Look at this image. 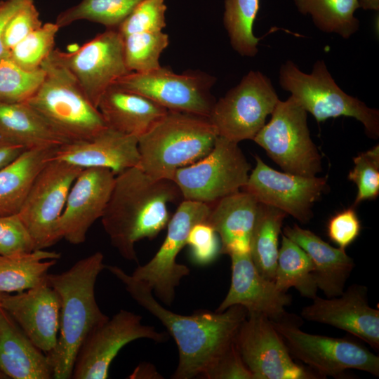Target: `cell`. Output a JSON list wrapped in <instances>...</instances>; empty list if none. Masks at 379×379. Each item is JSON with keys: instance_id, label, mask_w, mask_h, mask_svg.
I'll list each match as a JSON object with an SVG mask.
<instances>
[{"instance_id": "cell-1", "label": "cell", "mask_w": 379, "mask_h": 379, "mask_svg": "<svg viewBox=\"0 0 379 379\" xmlns=\"http://www.w3.org/2000/svg\"><path fill=\"white\" fill-rule=\"evenodd\" d=\"M106 269L124 286L136 302L157 317L173 338L178 350L174 379L204 378L234 342L247 310L233 305L223 312L198 310L190 315L171 312L154 297L152 288L121 268Z\"/></svg>"}, {"instance_id": "cell-2", "label": "cell", "mask_w": 379, "mask_h": 379, "mask_svg": "<svg viewBox=\"0 0 379 379\" xmlns=\"http://www.w3.org/2000/svg\"><path fill=\"white\" fill-rule=\"evenodd\" d=\"M180 199L172 180L154 178L138 166L117 175L101 217L112 245L124 259L138 262L135 243L155 238L170 220L168 204Z\"/></svg>"}, {"instance_id": "cell-3", "label": "cell", "mask_w": 379, "mask_h": 379, "mask_svg": "<svg viewBox=\"0 0 379 379\" xmlns=\"http://www.w3.org/2000/svg\"><path fill=\"white\" fill-rule=\"evenodd\" d=\"M104 256L97 251L60 274H48L47 281L60 302L57 344L47 354L54 379L72 378L78 351L88 334L109 317L100 310L95 296L100 273L106 269Z\"/></svg>"}, {"instance_id": "cell-4", "label": "cell", "mask_w": 379, "mask_h": 379, "mask_svg": "<svg viewBox=\"0 0 379 379\" xmlns=\"http://www.w3.org/2000/svg\"><path fill=\"white\" fill-rule=\"evenodd\" d=\"M218 136L208 117L168 109L138 137L139 168L154 178L172 180L176 170L208 154Z\"/></svg>"}, {"instance_id": "cell-5", "label": "cell", "mask_w": 379, "mask_h": 379, "mask_svg": "<svg viewBox=\"0 0 379 379\" xmlns=\"http://www.w3.org/2000/svg\"><path fill=\"white\" fill-rule=\"evenodd\" d=\"M44 79L25 102L67 142L92 138L106 124L79 84L53 51L42 62Z\"/></svg>"}, {"instance_id": "cell-6", "label": "cell", "mask_w": 379, "mask_h": 379, "mask_svg": "<svg viewBox=\"0 0 379 379\" xmlns=\"http://www.w3.org/2000/svg\"><path fill=\"white\" fill-rule=\"evenodd\" d=\"M279 83L317 122L341 116L352 117L363 124L370 138L379 137V111L344 92L323 60L314 62L310 74L302 72L293 62L286 61L279 69Z\"/></svg>"}, {"instance_id": "cell-7", "label": "cell", "mask_w": 379, "mask_h": 379, "mask_svg": "<svg viewBox=\"0 0 379 379\" xmlns=\"http://www.w3.org/2000/svg\"><path fill=\"white\" fill-rule=\"evenodd\" d=\"M271 115L253 140L286 173L316 176L321 158L310 137L307 112L290 96L279 100Z\"/></svg>"}, {"instance_id": "cell-8", "label": "cell", "mask_w": 379, "mask_h": 379, "mask_svg": "<svg viewBox=\"0 0 379 379\" xmlns=\"http://www.w3.org/2000/svg\"><path fill=\"white\" fill-rule=\"evenodd\" d=\"M272 321L291 356L307 364L321 378H343L350 369L379 376L378 356L355 340L305 333L294 318Z\"/></svg>"}, {"instance_id": "cell-9", "label": "cell", "mask_w": 379, "mask_h": 379, "mask_svg": "<svg viewBox=\"0 0 379 379\" xmlns=\"http://www.w3.org/2000/svg\"><path fill=\"white\" fill-rule=\"evenodd\" d=\"M250 170L251 165L238 143L218 136L208 154L176 170L172 180L183 199L213 204L240 191Z\"/></svg>"}, {"instance_id": "cell-10", "label": "cell", "mask_w": 379, "mask_h": 379, "mask_svg": "<svg viewBox=\"0 0 379 379\" xmlns=\"http://www.w3.org/2000/svg\"><path fill=\"white\" fill-rule=\"evenodd\" d=\"M279 100L270 79L251 70L215 102L208 119L218 136L237 143L253 140Z\"/></svg>"}, {"instance_id": "cell-11", "label": "cell", "mask_w": 379, "mask_h": 379, "mask_svg": "<svg viewBox=\"0 0 379 379\" xmlns=\"http://www.w3.org/2000/svg\"><path fill=\"white\" fill-rule=\"evenodd\" d=\"M83 169L52 159L36 177L18 213L35 250L46 249L61 240L58 222L69 192Z\"/></svg>"}, {"instance_id": "cell-12", "label": "cell", "mask_w": 379, "mask_h": 379, "mask_svg": "<svg viewBox=\"0 0 379 379\" xmlns=\"http://www.w3.org/2000/svg\"><path fill=\"white\" fill-rule=\"evenodd\" d=\"M211 205L183 199L167 224V234L159 251L131 274L147 284L157 297L168 306L174 300L175 288L181 279L190 274L186 265L176 261L177 256L186 246L192 227L206 222Z\"/></svg>"}, {"instance_id": "cell-13", "label": "cell", "mask_w": 379, "mask_h": 379, "mask_svg": "<svg viewBox=\"0 0 379 379\" xmlns=\"http://www.w3.org/2000/svg\"><path fill=\"white\" fill-rule=\"evenodd\" d=\"M215 81L202 72L178 74L161 66L147 72H129L112 86L145 96L168 110L208 117L215 102L210 92Z\"/></svg>"}, {"instance_id": "cell-14", "label": "cell", "mask_w": 379, "mask_h": 379, "mask_svg": "<svg viewBox=\"0 0 379 379\" xmlns=\"http://www.w3.org/2000/svg\"><path fill=\"white\" fill-rule=\"evenodd\" d=\"M236 347L253 379H317L312 371L295 362L272 320L249 313L234 339Z\"/></svg>"}, {"instance_id": "cell-15", "label": "cell", "mask_w": 379, "mask_h": 379, "mask_svg": "<svg viewBox=\"0 0 379 379\" xmlns=\"http://www.w3.org/2000/svg\"><path fill=\"white\" fill-rule=\"evenodd\" d=\"M141 338L160 343L166 341L168 335L144 325L139 314L119 310L86 337L78 351L72 378H107L109 366L119 352L126 345Z\"/></svg>"}, {"instance_id": "cell-16", "label": "cell", "mask_w": 379, "mask_h": 379, "mask_svg": "<svg viewBox=\"0 0 379 379\" xmlns=\"http://www.w3.org/2000/svg\"><path fill=\"white\" fill-rule=\"evenodd\" d=\"M53 51L96 108L104 93L131 72L125 62L123 38L116 28H107L74 51Z\"/></svg>"}, {"instance_id": "cell-17", "label": "cell", "mask_w": 379, "mask_h": 379, "mask_svg": "<svg viewBox=\"0 0 379 379\" xmlns=\"http://www.w3.org/2000/svg\"><path fill=\"white\" fill-rule=\"evenodd\" d=\"M256 164L241 190L258 203L276 207L299 222L313 216L312 207L328 190L327 177H305L282 173L267 166L258 156Z\"/></svg>"}, {"instance_id": "cell-18", "label": "cell", "mask_w": 379, "mask_h": 379, "mask_svg": "<svg viewBox=\"0 0 379 379\" xmlns=\"http://www.w3.org/2000/svg\"><path fill=\"white\" fill-rule=\"evenodd\" d=\"M115 178L116 175L106 168L81 171L69 192L58 222L60 239L76 245L85 241L90 227L103 215Z\"/></svg>"}, {"instance_id": "cell-19", "label": "cell", "mask_w": 379, "mask_h": 379, "mask_svg": "<svg viewBox=\"0 0 379 379\" xmlns=\"http://www.w3.org/2000/svg\"><path fill=\"white\" fill-rule=\"evenodd\" d=\"M300 314L307 321L343 330L379 350V310L369 306L366 286L352 284L338 297L317 295Z\"/></svg>"}, {"instance_id": "cell-20", "label": "cell", "mask_w": 379, "mask_h": 379, "mask_svg": "<svg viewBox=\"0 0 379 379\" xmlns=\"http://www.w3.org/2000/svg\"><path fill=\"white\" fill-rule=\"evenodd\" d=\"M0 306L32 343L46 354L56 346L60 298L48 281L27 291L0 294Z\"/></svg>"}, {"instance_id": "cell-21", "label": "cell", "mask_w": 379, "mask_h": 379, "mask_svg": "<svg viewBox=\"0 0 379 379\" xmlns=\"http://www.w3.org/2000/svg\"><path fill=\"white\" fill-rule=\"evenodd\" d=\"M232 278L229 291L216 312L233 305H241L249 313H260L272 321L293 318L285 307L291 303V296L277 289L273 281L263 277L257 270L249 253L230 255Z\"/></svg>"}, {"instance_id": "cell-22", "label": "cell", "mask_w": 379, "mask_h": 379, "mask_svg": "<svg viewBox=\"0 0 379 379\" xmlns=\"http://www.w3.org/2000/svg\"><path fill=\"white\" fill-rule=\"evenodd\" d=\"M138 138L106 128L91 139L60 146L53 159L82 168H106L116 175L139 167Z\"/></svg>"}, {"instance_id": "cell-23", "label": "cell", "mask_w": 379, "mask_h": 379, "mask_svg": "<svg viewBox=\"0 0 379 379\" xmlns=\"http://www.w3.org/2000/svg\"><path fill=\"white\" fill-rule=\"evenodd\" d=\"M283 232L311 258L318 288L327 298L340 295L355 265L345 249L331 246L314 232L295 224L285 227Z\"/></svg>"}, {"instance_id": "cell-24", "label": "cell", "mask_w": 379, "mask_h": 379, "mask_svg": "<svg viewBox=\"0 0 379 379\" xmlns=\"http://www.w3.org/2000/svg\"><path fill=\"white\" fill-rule=\"evenodd\" d=\"M258 202L243 190L226 196L211 205L206 223L219 235L220 253H249L251 232Z\"/></svg>"}, {"instance_id": "cell-25", "label": "cell", "mask_w": 379, "mask_h": 379, "mask_svg": "<svg viewBox=\"0 0 379 379\" xmlns=\"http://www.w3.org/2000/svg\"><path fill=\"white\" fill-rule=\"evenodd\" d=\"M0 371L13 379H51L53 372L48 356L0 307Z\"/></svg>"}, {"instance_id": "cell-26", "label": "cell", "mask_w": 379, "mask_h": 379, "mask_svg": "<svg viewBox=\"0 0 379 379\" xmlns=\"http://www.w3.org/2000/svg\"><path fill=\"white\" fill-rule=\"evenodd\" d=\"M107 127L140 137L168 111L142 95L111 86L98 105Z\"/></svg>"}, {"instance_id": "cell-27", "label": "cell", "mask_w": 379, "mask_h": 379, "mask_svg": "<svg viewBox=\"0 0 379 379\" xmlns=\"http://www.w3.org/2000/svg\"><path fill=\"white\" fill-rule=\"evenodd\" d=\"M58 147L25 149L0 170V216L18 213L36 177Z\"/></svg>"}, {"instance_id": "cell-28", "label": "cell", "mask_w": 379, "mask_h": 379, "mask_svg": "<svg viewBox=\"0 0 379 379\" xmlns=\"http://www.w3.org/2000/svg\"><path fill=\"white\" fill-rule=\"evenodd\" d=\"M0 135L25 149L68 143L25 102L0 101Z\"/></svg>"}, {"instance_id": "cell-29", "label": "cell", "mask_w": 379, "mask_h": 379, "mask_svg": "<svg viewBox=\"0 0 379 379\" xmlns=\"http://www.w3.org/2000/svg\"><path fill=\"white\" fill-rule=\"evenodd\" d=\"M60 256L45 249L0 255V293H20L46 281L49 269Z\"/></svg>"}, {"instance_id": "cell-30", "label": "cell", "mask_w": 379, "mask_h": 379, "mask_svg": "<svg viewBox=\"0 0 379 379\" xmlns=\"http://www.w3.org/2000/svg\"><path fill=\"white\" fill-rule=\"evenodd\" d=\"M287 214L283 211L259 203L251 232L249 253L258 272L274 281L279 253V236Z\"/></svg>"}, {"instance_id": "cell-31", "label": "cell", "mask_w": 379, "mask_h": 379, "mask_svg": "<svg viewBox=\"0 0 379 379\" xmlns=\"http://www.w3.org/2000/svg\"><path fill=\"white\" fill-rule=\"evenodd\" d=\"M273 281L277 289L283 293L293 287L304 298L312 300L317 295L318 287L311 258L302 248L284 234Z\"/></svg>"}, {"instance_id": "cell-32", "label": "cell", "mask_w": 379, "mask_h": 379, "mask_svg": "<svg viewBox=\"0 0 379 379\" xmlns=\"http://www.w3.org/2000/svg\"><path fill=\"white\" fill-rule=\"evenodd\" d=\"M297 10L311 16L314 25L321 32L334 33L348 39L359 29V20L354 16L359 8L358 0H293Z\"/></svg>"}, {"instance_id": "cell-33", "label": "cell", "mask_w": 379, "mask_h": 379, "mask_svg": "<svg viewBox=\"0 0 379 379\" xmlns=\"http://www.w3.org/2000/svg\"><path fill=\"white\" fill-rule=\"evenodd\" d=\"M260 0H225L223 25L234 50L243 56L253 57L259 39L253 34V24Z\"/></svg>"}, {"instance_id": "cell-34", "label": "cell", "mask_w": 379, "mask_h": 379, "mask_svg": "<svg viewBox=\"0 0 379 379\" xmlns=\"http://www.w3.org/2000/svg\"><path fill=\"white\" fill-rule=\"evenodd\" d=\"M143 0H81L61 12L55 24L66 27L78 20L100 23L107 28H117L122 21Z\"/></svg>"}, {"instance_id": "cell-35", "label": "cell", "mask_w": 379, "mask_h": 379, "mask_svg": "<svg viewBox=\"0 0 379 379\" xmlns=\"http://www.w3.org/2000/svg\"><path fill=\"white\" fill-rule=\"evenodd\" d=\"M123 38L124 53L129 72H147L161 67L159 58L168 45L162 31L131 34Z\"/></svg>"}, {"instance_id": "cell-36", "label": "cell", "mask_w": 379, "mask_h": 379, "mask_svg": "<svg viewBox=\"0 0 379 379\" xmlns=\"http://www.w3.org/2000/svg\"><path fill=\"white\" fill-rule=\"evenodd\" d=\"M45 77L42 67L27 71L8 56L0 59V101L26 102L38 89Z\"/></svg>"}, {"instance_id": "cell-37", "label": "cell", "mask_w": 379, "mask_h": 379, "mask_svg": "<svg viewBox=\"0 0 379 379\" xmlns=\"http://www.w3.org/2000/svg\"><path fill=\"white\" fill-rule=\"evenodd\" d=\"M60 27L55 22H47L27 35L9 51V57L21 68L33 71L54 50L55 39Z\"/></svg>"}, {"instance_id": "cell-38", "label": "cell", "mask_w": 379, "mask_h": 379, "mask_svg": "<svg viewBox=\"0 0 379 379\" xmlns=\"http://www.w3.org/2000/svg\"><path fill=\"white\" fill-rule=\"evenodd\" d=\"M354 167L348 179L357 187V194L352 207L366 200L375 199L379 194V146L361 152L353 159Z\"/></svg>"}, {"instance_id": "cell-39", "label": "cell", "mask_w": 379, "mask_h": 379, "mask_svg": "<svg viewBox=\"0 0 379 379\" xmlns=\"http://www.w3.org/2000/svg\"><path fill=\"white\" fill-rule=\"evenodd\" d=\"M164 0H143L117 28L122 36L138 32L162 31L166 27Z\"/></svg>"}, {"instance_id": "cell-40", "label": "cell", "mask_w": 379, "mask_h": 379, "mask_svg": "<svg viewBox=\"0 0 379 379\" xmlns=\"http://www.w3.org/2000/svg\"><path fill=\"white\" fill-rule=\"evenodd\" d=\"M35 250L32 239L18 213L0 216V255Z\"/></svg>"}, {"instance_id": "cell-41", "label": "cell", "mask_w": 379, "mask_h": 379, "mask_svg": "<svg viewBox=\"0 0 379 379\" xmlns=\"http://www.w3.org/2000/svg\"><path fill=\"white\" fill-rule=\"evenodd\" d=\"M186 245L190 248L192 261L198 265L211 264L220 253L217 233L206 222L197 223L192 227Z\"/></svg>"}, {"instance_id": "cell-42", "label": "cell", "mask_w": 379, "mask_h": 379, "mask_svg": "<svg viewBox=\"0 0 379 379\" xmlns=\"http://www.w3.org/2000/svg\"><path fill=\"white\" fill-rule=\"evenodd\" d=\"M42 25L39 18V13L33 0L21 8L8 22L4 34L5 48L10 51L15 45Z\"/></svg>"}, {"instance_id": "cell-43", "label": "cell", "mask_w": 379, "mask_h": 379, "mask_svg": "<svg viewBox=\"0 0 379 379\" xmlns=\"http://www.w3.org/2000/svg\"><path fill=\"white\" fill-rule=\"evenodd\" d=\"M361 229V222L354 207L337 213L327 224L328 238L343 249L355 241Z\"/></svg>"}, {"instance_id": "cell-44", "label": "cell", "mask_w": 379, "mask_h": 379, "mask_svg": "<svg viewBox=\"0 0 379 379\" xmlns=\"http://www.w3.org/2000/svg\"><path fill=\"white\" fill-rule=\"evenodd\" d=\"M206 379H253L234 343L205 375Z\"/></svg>"}, {"instance_id": "cell-45", "label": "cell", "mask_w": 379, "mask_h": 379, "mask_svg": "<svg viewBox=\"0 0 379 379\" xmlns=\"http://www.w3.org/2000/svg\"><path fill=\"white\" fill-rule=\"evenodd\" d=\"M33 0H4L0 1V59L9 55L4 44L5 28L11 18L24 6Z\"/></svg>"}, {"instance_id": "cell-46", "label": "cell", "mask_w": 379, "mask_h": 379, "mask_svg": "<svg viewBox=\"0 0 379 379\" xmlns=\"http://www.w3.org/2000/svg\"><path fill=\"white\" fill-rule=\"evenodd\" d=\"M25 149L0 135V170L15 160Z\"/></svg>"}, {"instance_id": "cell-47", "label": "cell", "mask_w": 379, "mask_h": 379, "mask_svg": "<svg viewBox=\"0 0 379 379\" xmlns=\"http://www.w3.org/2000/svg\"><path fill=\"white\" fill-rule=\"evenodd\" d=\"M359 6L360 8L366 11H375L379 10V0H358Z\"/></svg>"}, {"instance_id": "cell-48", "label": "cell", "mask_w": 379, "mask_h": 379, "mask_svg": "<svg viewBox=\"0 0 379 379\" xmlns=\"http://www.w3.org/2000/svg\"><path fill=\"white\" fill-rule=\"evenodd\" d=\"M8 378L3 372L0 371V379H7Z\"/></svg>"}, {"instance_id": "cell-49", "label": "cell", "mask_w": 379, "mask_h": 379, "mask_svg": "<svg viewBox=\"0 0 379 379\" xmlns=\"http://www.w3.org/2000/svg\"><path fill=\"white\" fill-rule=\"evenodd\" d=\"M0 294H1V293H0ZM0 307H1V306H0Z\"/></svg>"}]
</instances>
